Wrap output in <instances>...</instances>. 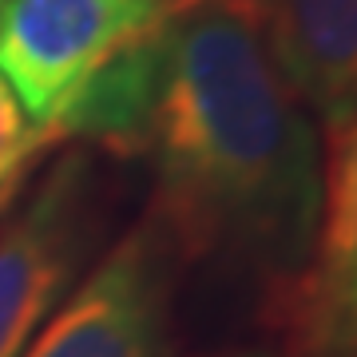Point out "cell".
Segmentation results:
<instances>
[{"instance_id":"obj_1","label":"cell","mask_w":357,"mask_h":357,"mask_svg":"<svg viewBox=\"0 0 357 357\" xmlns=\"http://www.w3.org/2000/svg\"><path fill=\"white\" fill-rule=\"evenodd\" d=\"M147 215L183 270L258 294V314L306 266L321 211L314 115L274 68L246 0H178L147 151Z\"/></svg>"},{"instance_id":"obj_2","label":"cell","mask_w":357,"mask_h":357,"mask_svg":"<svg viewBox=\"0 0 357 357\" xmlns=\"http://www.w3.org/2000/svg\"><path fill=\"white\" fill-rule=\"evenodd\" d=\"M119 159L72 147L0 215V357H20L115 238Z\"/></svg>"},{"instance_id":"obj_3","label":"cell","mask_w":357,"mask_h":357,"mask_svg":"<svg viewBox=\"0 0 357 357\" xmlns=\"http://www.w3.org/2000/svg\"><path fill=\"white\" fill-rule=\"evenodd\" d=\"M183 262L151 218L115 234L20 357H183Z\"/></svg>"},{"instance_id":"obj_4","label":"cell","mask_w":357,"mask_h":357,"mask_svg":"<svg viewBox=\"0 0 357 357\" xmlns=\"http://www.w3.org/2000/svg\"><path fill=\"white\" fill-rule=\"evenodd\" d=\"M178 0H4L0 79L48 131L107 60L155 32Z\"/></svg>"},{"instance_id":"obj_5","label":"cell","mask_w":357,"mask_h":357,"mask_svg":"<svg viewBox=\"0 0 357 357\" xmlns=\"http://www.w3.org/2000/svg\"><path fill=\"white\" fill-rule=\"evenodd\" d=\"M258 321L290 357H357V112L330 135L306 266Z\"/></svg>"},{"instance_id":"obj_6","label":"cell","mask_w":357,"mask_h":357,"mask_svg":"<svg viewBox=\"0 0 357 357\" xmlns=\"http://www.w3.org/2000/svg\"><path fill=\"white\" fill-rule=\"evenodd\" d=\"M274 68L326 135L357 112V0H246Z\"/></svg>"},{"instance_id":"obj_7","label":"cell","mask_w":357,"mask_h":357,"mask_svg":"<svg viewBox=\"0 0 357 357\" xmlns=\"http://www.w3.org/2000/svg\"><path fill=\"white\" fill-rule=\"evenodd\" d=\"M48 143H52V135L28 123L24 112H20V103H16V96L8 91V84L0 79V167L32 159V155H40Z\"/></svg>"},{"instance_id":"obj_8","label":"cell","mask_w":357,"mask_h":357,"mask_svg":"<svg viewBox=\"0 0 357 357\" xmlns=\"http://www.w3.org/2000/svg\"><path fill=\"white\" fill-rule=\"evenodd\" d=\"M24 175H28V171H20V175H13L4 187H0V215H4V206L13 203L16 195H20V183H24Z\"/></svg>"},{"instance_id":"obj_9","label":"cell","mask_w":357,"mask_h":357,"mask_svg":"<svg viewBox=\"0 0 357 357\" xmlns=\"http://www.w3.org/2000/svg\"><path fill=\"white\" fill-rule=\"evenodd\" d=\"M32 159H36V155H32ZM32 159H20V163H8V167H0V187H4V183H8L13 175H20V171H28V163H32Z\"/></svg>"},{"instance_id":"obj_10","label":"cell","mask_w":357,"mask_h":357,"mask_svg":"<svg viewBox=\"0 0 357 357\" xmlns=\"http://www.w3.org/2000/svg\"><path fill=\"white\" fill-rule=\"evenodd\" d=\"M230 357H290V354H270V349H250V354H230Z\"/></svg>"},{"instance_id":"obj_11","label":"cell","mask_w":357,"mask_h":357,"mask_svg":"<svg viewBox=\"0 0 357 357\" xmlns=\"http://www.w3.org/2000/svg\"><path fill=\"white\" fill-rule=\"evenodd\" d=\"M0 4H4V0H0Z\"/></svg>"}]
</instances>
